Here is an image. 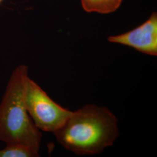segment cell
Returning a JSON list of instances; mask_svg holds the SVG:
<instances>
[{"label": "cell", "instance_id": "cell-7", "mask_svg": "<svg viewBox=\"0 0 157 157\" xmlns=\"http://www.w3.org/2000/svg\"><path fill=\"white\" fill-rule=\"evenodd\" d=\"M4 1V0H0V5L2 3V2Z\"/></svg>", "mask_w": 157, "mask_h": 157}, {"label": "cell", "instance_id": "cell-1", "mask_svg": "<svg viewBox=\"0 0 157 157\" xmlns=\"http://www.w3.org/2000/svg\"><path fill=\"white\" fill-rule=\"evenodd\" d=\"M53 133L62 147L75 154H98L118 138V119L106 107L87 104L72 112Z\"/></svg>", "mask_w": 157, "mask_h": 157}, {"label": "cell", "instance_id": "cell-3", "mask_svg": "<svg viewBox=\"0 0 157 157\" xmlns=\"http://www.w3.org/2000/svg\"><path fill=\"white\" fill-rule=\"evenodd\" d=\"M29 115L35 126L47 132H55L65 124L71 111L54 101L33 80L29 77L25 92Z\"/></svg>", "mask_w": 157, "mask_h": 157}, {"label": "cell", "instance_id": "cell-5", "mask_svg": "<svg viewBox=\"0 0 157 157\" xmlns=\"http://www.w3.org/2000/svg\"><path fill=\"white\" fill-rule=\"evenodd\" d=\"M122 2V0H81L82 6L85 11L102 14L117 11Z\"/></svg>", "mask_w": 157, "mask_h": 157}, {"label": "cell", "instance_id": "cell-4", "mask_svg": "<svg viewBox=\"0 0 157 157\" xmlns=\"http://www.w3.org/2000/svg\"><path fill=\"white\" fill-rule=\"evenodd\" d=\"M108 41L128 46L147 55L157 56V13H152L146 21L132 30L109 36Z\"/></svg>", "mask_w": 157, "mask_h": 157}, {"label": "cell", "instance_id": "cell-6", "mask_svg": "<svg viewBox=\"0 0 157 157\" xmlns=\"http://www.w3.org/2000/svg\"><path fill=\"white\" fill-rule=\"evenodd\" d=\"M39 153L23 146H6L0 149V157H37Z\"/></svg>", "mask_w": 157, "mask_h": 157}, {"label": "cell", "instance_id": "cell-2", "mask_svg": "<svg viewBox=\"0 0 157 157\" xmlns=\"http://www.w3.org/2000/svg\"><path fill=\"white\" fill-rule=\"evenodd\" d=\"M29 67L20 65L12 71L0 102V141L39 152L42 134L29 115L25 92Z\"/></svg>", "mask_w": 157, "mask_h": 157}]
</instances>
